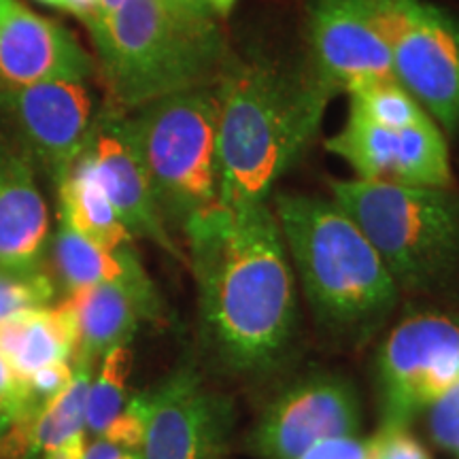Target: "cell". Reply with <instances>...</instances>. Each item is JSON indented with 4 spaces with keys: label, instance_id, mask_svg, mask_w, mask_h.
Segmentation results:
<instances>
[{
    "label": "cell",
    "instance_id": "1",
    "mask_svg": "<svg viewBox=\"0 0 459 459\" xmlns=\"http://www.w3.org/2000/svg\"><path fill=\"white\" fill-rule=\"evenodd\" d=\"M198 290L200 341L217 368L266 377L298 334L290 254L268 200L206 206L183 226Z\"/></svg>",
    "mask_w": 459,
    "mask_h": 459
},
{
    "label": "cell",
    "instance_id": "2",
    "mask_svg": "<svg viewBox=\"0 0 459 459\" xmlns=\"http://www.w3.org/2000/svg\"><path fill=\"white\" fill-rule=\"evenodd\" d=\"M220 88V200H268L279 177L304 156L338 91L307 57L232 51Z\"/></svg>",
    "mask_w": 459,
    "mask_h": 459
},
{
    "label": "cell",
    "instance_id": "3",
    "mask_svg": "<svg viewBox=\"0 0 459 459\" xmlns=\"http://www.w3.org/2000/svg\"><path fill=\"white\" fill-rule=\"evenodd\" d=\"M273 211L319 328L344 347L368 342L400 290L366 234L334 200L281 192Z\"/></svg>",
    "mask_w": 459,
    "mask_h": 459
},
{
    "label": "cell",
    "instance_id": "4",
    "mask_svg": "<svg viewBox=\"0 0 459 459\" xmlns=\"http://www.w3.org/2000/svg\"><path fill=\"white\" fill-rule=\"evenodd\" d=\"M88 30L108 99L122 113L217 83L232 57L220 22L198 0H126Z\"/></svg>",
    "mask_w": 459,
    "mask_h": 459
},
{
    "label": "cell",
    "instance_id": "5",
    "mask_svg": "<svg viewBox=\"0 0 459 459\" xmlns=\"http://www.w3.org/2000/svg\"><path fill=\"white\" fill-rule=\"evenodd\" d=\"M334 203L381 255L398 290L434 291L459 271V192L332 181Z\"/></svg>",
    "mask_w": 459,
    "mask_h": 459
},
{
    "label": "cell",
    "instance_id": "6",
    "mask_svg": "<svg viewBox=\"0 0 459 459\" xmlns=\"http://www.w3.org/2000/svg\"><path fill=\"white\" fill-rule=\"evenodd\" d=\"M220 115L217 83L164 96L126 115L166 226L183 230L189 217L220 200Z\"/></svg>",
    "mask_w": 459,
    "mask_h": 459
},
{
    "label": "cell",
    "instance_id": "7",
    "mask_svg": "<svg viewBox=\"0 0 459 459\" xmlns=\"http://www.w3.org/2000/svg\"><path fill=\"white\" fill-rule=\"evenodd\" d=\"M395 82L443 132H459V20L428 0H375Z\"/></svg>",
    "mask_w": 459,
    "mask_h": 459
},
{
    "label": "cell",
    "instance_id": "8",
    "mask_svg": "<svg viewBox=\"0 0 459 459\" xmlns=\"http://www.w3.org/2000/svg\"><path fill=\"white\" fill-rule=\"evenodd\" d=\"M457 378V321L440 313L404 317L377 355L381 428H409Z\"/></svg>",
    "mask_w": 459,
    "mask_h": 459
},
{
    "label": "cell",
    "instance_id": "9",
    "mask_svg": "<svg viewBox=\"0 0 459 459\" xmlns=\"http://www.w3.org/2000/svg\"><path fill=\"white\" fill-rule=\"evenodd\" d=\"M149 398L141 459H228L234 402L206 385L192 359L149 389Z\"/></svg>",
    "mask_w": 459,
    "mask_h": 459
},
{
    "label": "cell",
    "instance_id": "10",
    "mask_svg": "<svg viewBox=\"0 0 459 459\" xmlns=\"http://www.w3.org/2000/svg\"><path fill=\"white\" fill-rule=\"evenodd\" d=\"M332 156L351 166L358 179L404 187H455L445 132L432 117L409 128H385L355 108L332 139Z\"/></svg>",
    "mask_w": 459,
    "mask_h": 459
},
{
    "label": "cell",
    "instance_id": "11",
    "mask_svg": "<svg viewBox=\"0 0 459 459\" xmlns=\"http://www.w3.org/2000/svg\"><path fill=\"white\" fill-rule=\"evenodd\" d=\"M359 434V400L347 378L319 372L285 387L264 409L247 446L262 459H296L311 446Z\"/></svg>",
    "mask_w": 459,
    "mask_h": 459
},
{
    "label": "cell",
    "instance_id": "12",
    "mask_svg": "<svg viewBox=\"0 0 459 459\" xmlns=\"http://www.w3.org/2000/svg\"><path fill=\"white\" fill-rule=\"evenodd\" d=\"M91 111L94 100L85 82H48L0 91V117L15 132L17 147L56 186L88 147Z\"/></svg>",
    "mask_w": 459,
    "mask_h": 459
},
{
    "label": "cell",
    "instance_id": "13",
    "mask_svg": "<svg viewBox=\"0 0 459 459\" xmlns=\"http://www.w3.org/2000/svg\"><path fill=\"white\" fill-rule=\"evenodd\" d=\"M307 62L338 94L395 79L375 0H307Z\"/></svg>",
    "mask_w": 459,
    "mask_h": 459
},
{
    "label": "cell",
    "instance_id": "14",
    "mask_svg": "<svg viewBox=\"0 0 459 459\" xmlns=\"http://www.w3.org/2000/svg\"><path fill=\"white\" fill-rule=\"evenodd\" d=\"M85 152L94 164L107 198L111 200L132 238H145L172 260L187 266V255L160 215L147 172L126 130V113L113 107L100 113L91 124Z\"/></svg>",
    "mask_w": 459,
    "mask_h": 459
},
{
    "label": "cell",
    "instance_id": "15",
    "mask_svg": "<svg viewBox=\"0 0 459 459\" xmlns=\"http://www.w3.org/2000/svg\"><path fill=\"white\" fill-rule=\"evenodd\" d=\"M96 60L60 22L15 3L0 26V91L48 82H85Z\"/></svg>",
    "mask_w": 459,
    "mask_h": 459
},
{
    "label": "cell",
    "instance_id": "16",
    "mask_svg": "<svg viewBox=\"0 0 459 459\" xmlns=\"http://www.w3.org/2000/svg\"><path fill=\"white\" fill-rule=\"evenodd\" d=\"M48 237V204L34 181L30 158L0 139V271L43 273Z\"/></svg>",
    "mask_w": 459,
    "mask_h": 459
},
{
    "label": "cell",
    "instance_id": "17",
    "mask_svg": "<svg viewBox=\"0 0 459 459\" xmlns=\"http://www.w3.org/2000/svg\"><path fill=\"white\" fill-rule=\"evenodd\" d=\"M51 257H54L56 277L68 291L90 285L124 287L139 302L145 321L149 324L164 321L166 307L162 298L132 245L115 251L102 249L60 221L51 245Z\"/></svg>",
    "mask_w": 459,
    "mask_h": 459
},
{
    "label": "cell",
    "instance_id": "18",
    "mask_svg": "<svg viewBox=\"0 0 459 459\" xmlns=\"http://www.w3.org/2000/svg\"><path fill=\"white\" fill-rule=\"evenodd\" d=\"M77 347V319L66 300L0 321V353L22 383L45 366L71 361Z\"/></svg>",
    "mask_w": 459,
    "mask_h": 459
},
{
    "label": "cell",
    "instance_id": "19",
    "mask_svg": "<svg viewBox=\"0 0 459 459\" xmlns=\"http://www.w3.org/2000/svg\"><path fill=\"white\" fill-rule=\"evenodd\" d=\"M66 302L71 304L79 328L74 359H88L91 364L108 349L130 344L139 324L145 321L139 302L117 285L82 287L71 291Z\"/></svg>",
    "mask_w": 459,
    "mask_h": 459
},
{
    "label": "cell",
    "instance_id": "20",
    "mask_svg": "<svg viewBox=\"0 0 459 459\" xmlns=\"http://www.w3.org/2000/svg\"><path fill=\"white\" fill-rule=\"evenodd\" d=\"M57 200L60 221L90 243L108 251L132 245V234L107 198L88 152L79 156L65 179L57 183Z\"/></svg>",
    "mask_w": 459,
    "mask_h": 459
},
{
    "label": "cell",
    "instance_id": "21",
    "mask_svg": "<svg viewBox=\"0 0 459 459\" xmlns=\"http://www.w3.org/2000/svg\"><path fill=\"white\" fill-rule=\"evenodd\" d=\"M91 385V361L74 359V375L71 385L51 400L45 409L32 419L28 451L41 457L68 440L85 436V411Z\"/></svg>",
    "mask_w": 459,
    "mask_h": 459
},
{
    "label": "cell",
    "instance_id": "22",
    "mask_svg": "<svg viewBox=\"0 0 459 459\" xmlns=\"http://www.w3.org/2000/svg\"><path fill=\"white\" fill-rule=\"evenodd\" d=\"M130 370L132 353L128 344H119L102 355L99 377L91 378L85 411V429L96 438H100L113 419L124 411L128 402Z\"/></svg>",
    "mask_w": 459,
    "mask_h": 459
},
{
    "label": "cell",
    "instance_id": "23",
    "mask_svg": "<svg viewBox=\"0 0 459 459\" xmlns=\"http://www.w3.org/2000/svg\"><path fill=\"white\" fill-rule=\"evenodd\" d=\"M349 94V107L366 119L385 128H409L429 119L426 108L412 99L395 79H378L353 88Z\"/></svg>",
    "mask_w": 459,
    "mask_h": 459
},
{
    "label": "cell",
    "instance_id": "24",
    "mask_svg": "<svg viewBox=\"0 0 459 459\" xmlns=\"http://www.w3.org/2000/svg\"><path fill=\"white\" fill-rule=\"evenodd\" d=\"M54 294V283L45 273L15 274L0 271V321L32 308L49 307Z\"/></svg>",
    "mask_w": 459,
    "mask_h": 459
},
{
    "label": "cell",
    "instance_id": "25",
    "mask_svg": "<svg viewBox=\"0 0 459 459\" xmlns=\"http://www.w3.org/2000/svg\"><path fill=\"white\" fill-rule=\"evenodd\" d=\"M149 411H152V398L149 392L136 394L126 402L124 411L113 419V423L100 436L107 443L124 446V449L141 451L143 440L147 434Z\"/></svg>",
    "mask_w": 459,
    "mask_h": 459
},
{
    "label": "cell",
    "instance_id": "26",
    "mask_svg": "<svg viewBox=\"0 0 459 459\" xmlns=\"http://www.w3.org/2000/svg\"><path fill=\"white\" fill-rule=\"evenodd\" d=\"M73 375L74 366H71V361H56V364L45 366V368L37 370L30 378H28L26 389L32 419L37 417L51 400H56L57 395L71 385Z\"/></svg>",
    "mask_w": 459,
    "mask_h": 459
},
{
    "label": "cell",
    "instance_id": "27",
    "mask_svg": "<svg viewBox=\"0 0 459 459\" xmlns=\"http://www.w3.org/2000/svg\"><path fill=\"white\" fill-rule=\"evenodd\" d=\"M429 409V434L434 443L459 455V378Z\"/></svg>",
    "mask_w": 459,
    "mask_h": 459
},
{
    "label": "cell",
    "instance_id": "28",
    "mask_svg": "<svg viewBox=\"0 0 459 459\" xmlns=\"http://www.w3.org/2000/svg\"><path fill=\"white\" fill-rule=\"evenodd\" d=\"M368 443L370 459H432L409 428H378Z\"/></svg>",
    "mask_w": 459,
    "mask_h": 459
},
{
    "label": "cell",
    "instance_id": "29",
    "mask_svg": "<svg viewBox=\"0 0 459 459\" xmlns=\"http://www.w3.org/2000/svg\"><path fill=\"white\" fill-rule=\"evenodd\" d=\"M0 411L11 419L13 426L32 421L26 383H22L20 378L11 372L3 353H0Z\"/></svg>",
    "mask_w": 459,
    "mask_h": 459
},
{
    "label": "cell",
    "instance_id": "30",
    "mask_svg": "<svg viewBox=\"0 0 459 459\" xmlns=\"http://www.w3.org/2000/svg\"><path fill=\"white\" fill-rule=\"evenodd\" d=\"M296 459H370V443L368 438L359 440L358 436L324 440Z\"/></svg>",
    "mask_w": 459,
    "mask_h": 459
},
{
    "label": "cell",
    "instance_id": "31",
    "mask_svg": "<svg viewBox=\"0 0 459 459\" xmlns=\"http://www.w3.org/2000/svg\"><path fill=\"white\" fill-rule=\"evenodd\" d=\"M83 459H141V451L124 449V446L96 438L94 443L88 445V451H85Z\"/></svg>",
    "mask_w": 459,
    "mask_h": 459
},
{
    "label": "cell",
    "instance_id": "32",
    "mask_svg": "<svg viewBox=\"0 0 459 459\" xmlns=\"http://www.w3.org/2000/svg\"><path fill=\"white\" fill-rule=\"evenodd\" d=\"M85 451H88V443L85 436H77V438L68 440V443L56 446L48 453H43L41 459H83Z\"/></svg>",
    "mask_w": 459,
    "mask_h": 459
},
{
    "label": "cell",
    "instance_id": "33",
    "mask_svg": "<svg viewBox=\"0 0 459 459\" xmlns=\"http://www.w3.org/2000/svg\"><path fill=\"white\" fill-rule=\"evenodd\" d=\"M68 3V13L83 22L85 26H94L96 22H100V7L99 0H66Z\"/></svg>",
    "mask_w": 459,
    "mask_h": 459
},
{
    "label": "cell",
    "instance_id": "34",
    "mask_svg": "<svg viewBox=\"0 0 459 459\" xmlns=\"http://www.w3.org/2000/svg\"><path fill=\"white\" fill-rule=\"evenodd\" d=\"M215 17H228L237 7V0H200Z\"/></svg>",
    "mask_w": 459,
    "mask_h": 459
},
{
    "label": "cell",
    "instance_id": "35",
    "mask_svg": "<svg viewBox=\"0 0 459 459\" xmlns=\"http://www.w3.org/2000/svg\"><path fill=\"white\" fill-rule=\"evenodd\" d=\"M126 0H99V7H100V20H105V17L113 15L115 11H117ZM99 24V22H96Z\"/></svg>",
    "mask_w": 459,
    "mask_h": 459
},
{
    "label": "cell",
    "instance_id": "36",
    "mask_svg": "<svg viewBox=\"0 0 459 459\" xmlns=\"http://www.w3.org/2000/svg\"><path fill=\"white\" fill-rule=\"evenodd\" d=\"M15 3H17V0H0V26L7 22V17H9L11 9H13Z\"/></svg>",
    "mask_w": 459,
    "mask_h": 459
},
{
    "label": "cell",
    "instance_id": "37",
    "mask_svg": "<svg viewBox=\"0 0 459 459\" xmlns=\"http://www.w3.org/2000/svg\"><path fill=\"white\" fill-rule=\"evenodd\" d=\"M37 3L45 4V7H54V9L68 11V3H66V0H37Z\"/></svg>",
    "mask_w": 459,
    "mask_h": 459
},
{
    "label": "cell",
    "instance_id": "38",
    "mask_svg": "<svg viewBox=\"0 0 459 459\" xmlns=\"http://www.w3.org/2000/svg\"><path fill=\"white\" fill-rule=\"evenodd\" d=\"M11 428H13V423H11V419H9L7 415H4L3 411H0V438H3V436L7 434Z\"/></svg>",
    "mask_w": 459,
    "mask_h": 459
},
{
    "label": "cell",
    "instance_id": "39",
    "mask_svg": "<svg viewBox=\"0 0 459 459\" xmlns=\"http://www.w3.org/2000/svg\"><path fill=\"white\" fill-rule=\"evenodd\" d=\"M175 3H187V0H175ZM198 3H200V0H198Z\"/></svg>",
    "mask_w": 459,
    "mask_h": 459
}]
</instances>
